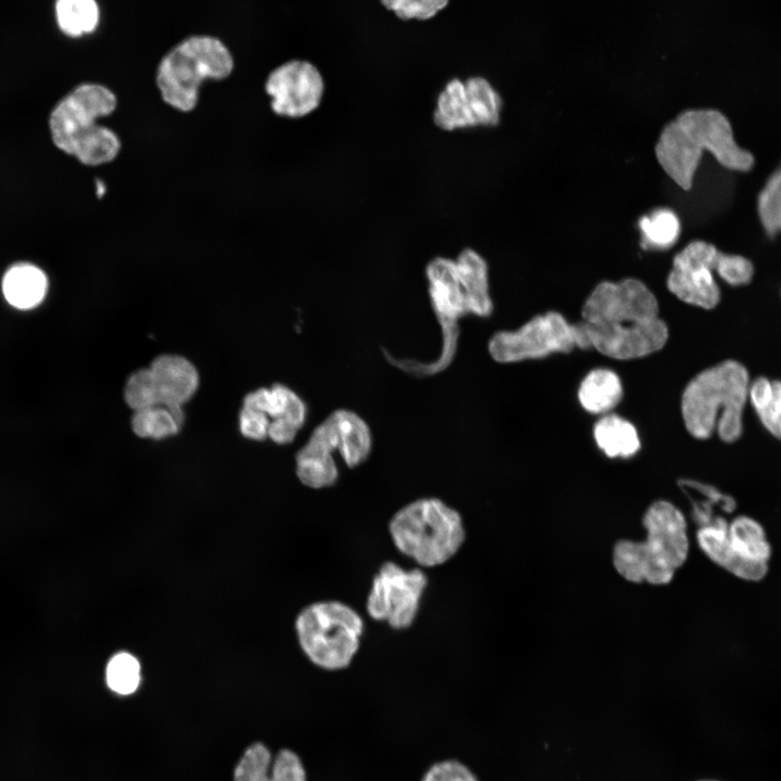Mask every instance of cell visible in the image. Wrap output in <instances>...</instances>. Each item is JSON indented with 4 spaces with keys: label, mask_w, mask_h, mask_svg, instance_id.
Masks as SVG:
<instances>
[{
    "label": "cell",
    "mask_w": 781,
    "mask_h": 781,
    "mask_svg": "<svg viewBox=\"0 0 781 781\" xmlns=\"http://www.w3.org/2000/svg\"><path fill=\"white\" fill-rule=\"evenodd\" d=\"M658 311L656 297L640 280L603 281L584 303L582 320L574 323L576 346L619 360L655 353L668 338Z\"/></svg>",
    "instance_id": "cell-1"
},
{
    "label": "cell",
    "mask_w": 781,
    "mask_h": 781,
    "mask_svg": "<svg viewBox=\"0 0 781 781\" xmlns=\"http://www.w3.org/2000/svg\"><path fill=\"white\" fill-rule=\"evenodd\" d=\"M654 151L662 168L683 190L692 187L704 152L731 170L754 166L753 154L735 141L727 116L710 107L680 112L663 127Z\"/></svg>",
    "instance_id": "cell-2"
},
{
    "label": "cell",
    "mask_w": 781,
    "mask_h": 781,
    "mask_svg": "<svg viewBox=\"0 0 781 781\" xmlns=\"http://www.w3.org/2000/svg\"><path fill=\"white\" fill-rule=\"evenodd\" d=\"M118 105L113 90L98 82L75 87L53 107L49 127L56 148L84 165L99 166L113 162L121 150L118 135L98 124L112 115Z\"/></svg>",
    "instance_id": "cell-3"
},
{
    "label": "cell",
    "mask_w": 781,
    "mask_h": 781,
    "mask_svg": "<svg viewBox=\"0 0 781 781\" xmlns=\"http://www.w3.org/2000/svg\"><path fill=\"white\" fill-rule=\"evenodd\" d=\"M750 383L746 368L731 359L696 374L681 397L687 431L697 439H706L717 431L725 443L738 440L743 433Z\"/></svg>",
    "instance_id": "cell-4"
},
{
    "label": "cell",
    "mask_w": 781,
    "mask_h": 781,
    "mask_svg": "<svg viewBox=\"0 0 781 781\" xmlns=\"http://www.w3.org/2000/svg\"><path fill=\"white\" fill-rule=\"evenodd\" d=\"M644 541L620 540L614 547L616 571L632 582L668 584L684 563L689 540L682 513L668 501H656L643 516Z\"/></svg>",
    "instance_id": "cell-5"
},
{
    "label": "cell",
    "mask_w": 781,
    "mask_h": 781,
    "mask_svg": "<svg viewBox=\"0 0 781 781\" xmlns=\"http://www.w3.org/2000/svg\"><path fill=\"white\" fill-rule=\"evenodd\" d=\"M388 532L396 549L421 567L451 560L465 540L459 511L439 498L415 499L390 517Z\"/></svg>",
    "instance_id": "cell-6"
},
{
    "label": "cell",
    "mask_w": 781,
    "mask_h": 781,
    "mask_svg": "<svg viewBox=\"0 0 781 781\" xmlns=\"http://www.w3.org/2000/svg\"><path fill=\"white\" fill-rule=\"evenodd\" d=\"M234 69L226 43L209 35H194L175 44L158 62L155 82L162 100L176 111L192 112L206 80H223Z\"/></svg>",
    "instance_id": "cell-7"
},
{
    "label": "cell",
    "mask_w": 781,
    "mask_h": 781,
    "mask_svg": "<svg viewBox=\"0 0 781 781\" xmlns=\"http://www.w3.org/2000/svg\"><path fill=\"white\" fill-rule=\"evenodd\" d=\"M363 629L361 615L337 600L313 602L295 619L302 651L315 666L329 671L345 669L351 664Z\"/></svg>",
    "instance_id": "cell-8"
},
{
    "label": "cell",
    "mask_w": 781,
    "mask_h": 781,
    "mask_svg": "<svg viewBox=\"0 0 781 781\" xmlns=\"http://www.w3.org/2000/svg\"><path fill=\"white\" fill-rule=\"evenodd\" d=\"M427 584L421 568L406 569L393 561L382 563L367 596L368 615L395 630L408 629L418 616Z\"/></svg>",
    "instance_id": "cell-9"
},
{
    "label": "cell",
    "mask_w": 781,
    "mask_h": 781,
    "mask_svg": "<svg viewBox=\"0 0 781 781\" xmlns=\"http://www.w3.org/2000/svg\"><path fill=\"white\" fill-rule=\"evenodd\" d=\"M575 347L574 324L556 311L536 316L516 331L497 332L488 342L490 356L503 363L569 353Z\"/></svg>",
    "instance_id": "cell-10"
},
{
    "label": "cell",
    "mask_w": 781,
    "mask_h": 781,
    "mask_svg": "<svg viewBox=\"0 0 781 781\" xmlns=\"http://www.w3.org/2000/svg\"><path fill=\"white\" fill-rule=\"evenodd\" d=\"M719 251L703 240L691 241L673 260L667 278L668 290L680 300L704 309H713L720 300L715 280Z\"/></svg>",
    "instance_id": "cell-11"
},
{
    "label": "cell",
    "mask_w": 781,
    "mask_h": 781,
    "mask_svg": "<svg viewBox=\"0 0 781 781\" xmlns=\"http://www.w3.org/2000/svg\"><path fill=\"white\" fill-rule=\"evenodd\" d=\"M323 90L321 73L316 65L305 60L280 64L265 81L271 110L289 118L303 117L315 111L321 102Z\"/></svg>",
    "instance_id": "cell-12"
},
{
    "label": "cell",
    "mask_w": 781,
    "mask_h": 781,
    "mask_svg": "<svg viewBox=\"0 0 781 781\" xmlns=\"http://www.w3.org/2000/svg\"><path fill=\"white\" fill-rule=\"evenodd\" d=\"M310 438L334 457L337 451L350 469L362 464L372 450V435L368 424L353 411L337 409L311 433Z\"/></svg>",
    "instance_id": "cell-13"
},
{
    "label": "cell",
    "mask_w": 781,
    "mask_h": 781,
    "mask_svg": "<svg viewBox=\"0 0 781 781\" xmlns=\"http://www.w3.org/2000/svg\"><path fill=\"white\" fill-rule=\"evenodd\" d=\"M243 407L260 411L270 419L268 437L279 445L293 441L307 415L303 399L283 384L248 393Z\"/></svg>",
    "instance_id": "cell-14"
},
{
    "label": "cell",
    "mask_w": 781,
    "mask_h": 781,
    "mask_svg": "<svg viewBox=\"0 0 781 781\" xmlns=\"http://www.w3.org/2000/svg\"><path fill=\"white\" fill-rule=\"evenodd\" d=\"M425 273L431 303L443 336H459L458 319L468 315L469 308L456 261L436 257L427 264Z\"/></svg>",
    "instance_id": "cell-15"
},
{
    "label": "cell",
    "mask_w": 781,
    "mask_h": 781,
    "mask_svg": "<svg viewBox=\"0 0 781 781\" xmlns=\"http://www.w3.org/2000/svg\"><path fill=\"white\" fill-rule=\"evenodd\" d=\"M149 369L154 377L161 405L178 409L188 401L199 387L196 368L184 357L162 355L156 357Z\"/></svg>",
    "instance_id": "cell-16"
},
{
    "label": "cell",
    "mask_w": 781,
    "mask_h": 781,
    "mask_svg": "<svg viewBox=\"0 0 781 781\" xmlns=\"http://www.w3.org/2000/svg\"><path fill=\"white\" fill-rule=\"evenodd\" d=\"M728 525L729 523L724 521L700 528V548L713 562L734 576L751 581L763 579L768 572V564H756L741 559L730 543Z\"/></svg>",
    "instance_id": "cell-17"
},
{
    "label": "cell",
    "mask_w": 781,
    "mask_h": 781,
    "mask_svg": "<svg viewBox=\"0 0 781 781\" xmlns=\"http://www.w3.org/2000/svg\"><path fill=\"white\" fill-rule=\"evenodd\" d=\"M454 261L466 296L469 313L489 316L492 312V300L485 259L474 249L464 248Z\"/></svg>",
    "instance_id": "cell-18"
},
{
    "label": "cell",
    "mask_w": 781,
    "mask_h": 781,
    "mask_svg": "<svg viewBox=\"0 0 781 781\" xmlns=\"http://www.w3.org/2000/svg\"><path fill=\"white\" fill-rule=\"evenodd\" d=\"M48 279L44 272L30 264L11 267L3 277L2 292L7 302L18 309H30L46 296Z\"/></svg>",
    "instance_id": "cell-19"
},
{
    "label": "cell",
    "mask_w": 781,
    "mask_h": 781,
    "mask_svg": "<svg viewBox=\"0 0 781 781\" xmlns=\"http://www.w3.org/2000/svg\"><path fill=\"white\" fill-rule=\"evenodd\" d=\"M623 387L618 375L607 369L590 371L578 389L582 408L593 414L612 410L622 399Z\"/></svg>",
    "instance_id": "cell-20"
},
{
    "label": "cell",
    "mask_w": 781,
    "mask_h": 781,
    "mask_svg": "<svg viewBox=\"0 0 781 781\" xmlns=\"http://www.w3.org/2000/svg\"><path fill=\"white\" fill-rule=\"evenodd\" d=\"M593 436L599 448L610 458H629L640 448L635 426L615 414L603 415L593 427Z\"/></svg>",
    "instance_id": "cell-21"
},
{
    "label": "cell",
    "mask_w": 781,
    "mask_h": 781,
    "mask_svg": "<svg viewBox=\"0 0 781 781\" xmlns=\"http://www.w3.org/2000/svg\"><path fill=\"white\" fill-rule=\"evenodd\" d=\"M679 486L690 497L693 516L700 528L726 521L720 513H731L735 501L713 486L696 481L683 479Z\"/></svg>",
    "instance_id": "cell-22"
},
{
    "label": "cell",
    "mask_w": 781,
    "mask_h": 781,
    "mask_svg": "<svg viewBox=\"0 0 781 781\" xmlns=\"http://www.w3.org/2000/svg\"><path fill=\"white\" fill-rule=\"evenodd\" d=\"M728 536L735 553L743 560L768 564L771 547L763 526L748 516H739L728 525Z\"/></svg>",
    "instance_id": "cell-23"
},
{
    "label": "cell",
    "mask_w": 781,
    "mask_h": 781,
    "mask_svg": "<svg viewBox=\"0 0 781 781\" xmlns=\"http://www.w3.org/2000/svg\"><path fill=\"white\" fill-rule=\"evenodd\" d=\"M434 121L444 130L473 127L464 80L450 79L439 92L434 110Z\"/></svg>",
    "instance_id": "cell-24"
},
{
    "label": "cell",
    "mask_w": 781,
    "mask_h": 781,
    "mask_svg": "<svg viewBox=\"0 0 781 781\" xmlns=\"http://www.w3.org/2000/svg\"><path fill=\"white\" fill-rule=\"evenodd\" d=\"M747 401L763 426L781 439V381L759 376L748 386Z\"/></svg>",
    "instance_id": "cell-25"
},
{
    "label": "cell",
    "mask_w": 781,
    "mask_h": 781,
    "mask_svg": "<svg viewBox=\"0 0 781 781\" xmlns=\"http://www.w3.org/2000/svg\"><path fill=\"white\" fill-rule=\"evenodd\" d=\"M182 423V408L172 409L163 405L137 410L131 418L135 434L151 439H164L176 435Z\"/></svg>",
    "instance_id": "cell-26"
},
{
    "label": "cell",
    "mask_w": 781,
    "mask_h": 781,
    "mask_svg": "<svg viewBox=\"0 0 781 781\" xmlns=\"http://www.w3.org/2000/svg\"><path fill=\"white\" fill-rule=\"evenodd\" d=\"M474 126H495L500 120L502 100L494 86L482 76L464 80Z\"/></svg>",
    "instance_id": "cell-27"
},
{
    "label": "cell",
    "mask_w": 781,
    "mask_h": 781,
    "mask_svg": "<svg viewBox=\"0 0 781 781\" xmlns=\"http://www.w3.org/2000/svg\"><path fill=\"white\" fill-rule=\"evenodd\" d=\"M60 29L67 36L91 34L100 21V8L94 0H60L55 3Z\"/></svg>",
    "instance_id": "cell-28"
},
{
    "label": "cell",
    "mask_w": 781,
    "mask_h": 781,
    "mask_svg": "<svg viewBox=\"0 0 781 781\" xmlns=\"http://www.w3.org/2000/svg\"><path fill=\"white\" fill-rule=\"evenodd\" d=\"M642 246L655 249L670 247L680 233V221L670 208H656L639 220Z\"/></svg>",
    "instance_id": "cell-29"
},
{
    "label": "cell",
    "mask_w": 781,
    "mask_h": 781,
    "mask_svg": "<svg viewBox=\"0 0 781 781\" xmlns=\"http://www.w3.org/2000/svg\"><path fill=\"white\" fill-rule=\"evenodd\" d=\"M757 214L766 233L781 232V165L769 176L757 195Z\"/></svg>",
    "instance_id": "cell-30"
},
{
    "label": "cell",
    "mask_w": 781,
    "mask_h": 781,
    "mask_svg": "<svg viewBox=\"0 0 781 781\" xmlns=\"http://www.w3.org/2000/svg\"><path fill=\"white\" fill-rule=\"evenodd\" d=\"M107 687L121 695L133 693L141 680L139 661L128 652H119L111 657L105 669Z\"/></svg>",
    "instance_id": "cell-31"
},
{
    "label": "cell",
    "mask_w": 781,
    "mask_h": 781,
    "mask_svg": "<svg viewBox=\"0 0 781 781\" xmlns=\"http://www.w3.org/2000/svg\"><path fill=\"white\" fill-rule=\"evenodd\" d=\"M124 397L133 411L161 405L159 394L149 368L140 369L129 376Z\"/></svg>",
    "instance_id": "cell-32"
},
{
    "label": "cell",
    "mask_w": 781,
    "mask_h": 781,
    "mask_svg": "<svg viewBox=\"0 0 781 781\" xmlns=\"http://www.w3.org/2000/svg\"><path fill=\"white\" fill-rule=\"evenodd\" d=\"M272 759L261 743L251 745L234 770V781H270Z\"/></svg>",
    "instance_id": "cell-33"
},
{
    "label": "cell",
    "mask_w": 781,
    "mask_h": 781,
    "mask_svg": "<svg viewBox=\"0 0 781 781\" xmlns=\"http://www.w3.org/2000/svg\"><path fill=\"white\" fill-rule=\"evenodd\" d=\"M715 273L731 286H742L752 281L754 266L744 256L726 254L719 251L715 264Z\"/></svg>",
    "instance_id": "cell-34"
},
{
    "label": "cell",
    "mask_w": 781,
    "mask_h": 781,
    "mask_svg": "<svg viewBox=\"0 0 781 781\" xmlns=\"http://www.w3.org/2000/svg\"><path fill=\"white\" fill-rule=\"evenodd\" d=\"M387 9L402 18L426 20L436 15L447 4V0H385L382 2Z\"/></svg>",
    "instance_id": "cell-35"
},
{
    "label": "cell",
    "mask_w": 781,
    "mask_h": 781,
    "mask_svg": "<svg viewBox=\"0 0 781 781\" xmlns=\"http://www.w3.org/2000/svg\"><path fill=\"white\" fill-rule=\"evenodd\" d=\"M270 781H307L298 755L286 748L281 750L272 760Z\"/></svg>",
    "instance_id": "cell-36"
},
{
    "label": "cell",
    "mask_w": 781,
    "mask_h": 781,
    "mask_svg": "<svg viewBox=\"0 0 781 781\" xmlns=\"http://www.w3.org/2000/svg\"><path fill=\"white\" fill-rule=\"evenodd\" d=\"M421 781H478L464 764L456 759H445L433 764Z\"/></svg>",
    "instance_id": "cell-37"
},
{
    "label": "cell",
    "mask_w": 781,
    "mask_h": 781,
    "mask_svg": "<svg viewBox=\"0 0 781 781\" xmlns=\"http://www.w3.org/2000/svg\"><path fill=\"white\" fill-rule=\"evenodd\" d=\"M270 419L263 412L243 407L239 414V428L241 434L253 440H264L268 437Z\"/></svg>",
    "instance_id": "cell-38"
}]
</instances>
